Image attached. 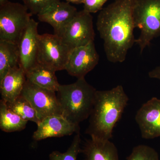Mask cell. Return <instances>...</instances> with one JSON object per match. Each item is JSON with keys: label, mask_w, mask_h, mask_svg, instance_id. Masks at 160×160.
<instances>
[{"label": "cell", "mask_w": 160, "mask_h": 160, "mask_svg": "<svg viewBox=\"0 0 160 160\" xmlns=\"http://www.w3.org/2000/svg\"><path fill=\"white\" fill-rule=\"evenodd\" d=\"M137 0H115L103 8L98 16L97 28L104 41L106 58L122 63L135 43L133 10Z\"/></svg>", "instance_id": "cell-1"}, {"label": "cell", "mask_w": 160, "mask_h": 160, "mask_svg": "<svg viewBox=\"0 0 160 160\" xmlns=\"http://www.w3.org/2000/svg\"><path fill=\"white\" fill-rule=\"evenodd\" d=\"M129 100L121 85L109 90H97L86 133L93 139L110 140Z\"/></svg>", "instance_id": "cell-2"}, {"label": "cell", "mask_w": 160, "mask_h": 160, "mask_svg": "<svg viewBox=\"0 0 160 160\" xmlns=\"http://www.w3.org/2000/svg\"><path fill=\"white\" fill-rule=\"evenodd\" d=\"M97 91L85 78L72 84L60 85L57 97L63 116L77 125L87 119L93 109Z\"/></svg>", "instance_id": "cell-3"}, {"label": "cell", "mask_w": 160, "mask_h": 160, "mask_svg": "<svg viewBox=\"0 0 160 160\" xmlns=\"http://www.w3.org/2000/svg\"><path fill=\"white\" fill-rule=\"evenodd\" d=\"M135 27L140 30L135 43L142 53L160 36V0H137L133 10Z\"/></svg>", "instance_id": "cell-4"}, {"label": "cell", "mask_w": 160, "mask_h": 160, "mask_svg": "<svg viewBox=\"0 0 160 160\" xmlns=\"http://www.w3.org/2000/svg\"><path fill=\"white\" fill-rule=\"evenodd\" d=\"M25 5L9 1L0 4V40L18 44L32 14Z\"/></svg>", "instance_id": "cell-5"}, {"label": "cell", "mask_w": 160, "mask_h": 160, "mask_svg": "<svg viewBox=\"0 0 160 160\" xmlns=\"http://www.w3.org/2000/svg\"><path fill=\"white\" fill-rule=\"evenodd\" d=\"M72 49L57 35L38 34V63L56 72L65 70Z\"/></svg>", "instance_id": "cell-6"}, {"label": "cell", "mask_w": 160, "mask_h": 160, "mask_svg": "<svg viewBox=\"0 0 160 160\" xmlns=\"http://www.w3.org/2000/svg\"><path fill=\"white\" fill-rule=\"evenodd\" d=\"M59 36L71 48L85 46L94 42L95 33L91 13L83 9L61 31Z\"/></svg>", "instance_id": "cell-7"}, {"label": "cell", "mask_w": 160, "mask_h": 160, "mask_svg": "<svg viewBox=\"0 0 160 160\" xmlns=\"http://www.w3.org/2000/svg\"><path fill=\"white\" fill-rule=\"evenodd\" d=\"M56 92L40 87L27 80L22 94L31 104L41 122L51 116L62 115Z\"/></svg>", "instance_id": "cell-8"}, {"label": "cell", "mask_w": 160, "mask_h": 160, "mask_svg": "<svg viewBox=\"0 0 160 160\" xmlns=\"http://www.w3.org/2000/svg\"><path fill=\"white\" fill-rule=\"evenodd\" d=\"M99 61V56L94 42H91L86 46L72 49L65 70L78 79L85 78L98 65Z\"/></svg>", "instance_id": "cell-9"}, {"label": "cell", "mask_w": 160, "mask_h": 160, "mask_svg": "<svg viewBox=\"0 0 160 160\" xmlns=\"http://www.w3.org/2000/svg\"><path fill=\"white\" fill-rule=\"evenodd\" d=\"M135 118L142 138L151 139L160 137V99L153 97L144 103Z\"/></svg>", "instance_id": "cell-10"}, {"label": "cell", "mask_w": 160, "mask_h": 160, "mask_svg": "<svg viewBox=\"0 0 160 160\" xmlns=\"http://www.w3.org/2000/svg\"><path fill=\"white\" fill-rule=\"evenodd\" d=\"M79 132V125L71 122L62 115L51 116L38 123L32 138L35 141H39L48 138L71 135Z\"/></svg>", "instance_id": "cell-11"}, {"label": "cell", "mask_w": 160, "mask_h": 160, "mask_svg": "<svg viewBox=\"0 0 160 160\" xmlns=\"http://www.w3.org/2000/svg\"><path fill=\"white\" fill-rule=\"evenodd\" d=\"M38 23L31 18L18 44L19 66L26 73L38 63Z\"/></svg>", "instance_id": "cell-12"}, {"label": "cell", "mask_w": 160, "mask_h": 160, "mask_svg": "<svg viewBox=\"0 0 160 160\" xmlns=\"http://www.w3.org/2000/svg\"><path fill=\"white\" fill-rule=\"evenodd\" d=\"M78 12L77 9L68 2L60 1L38 15V17L40 22L51 25L54 29V34L58 35Z\"/></svg>", "instance_id": "cell-13"}, {"label": "cell", "mask_w": 160, "mask_h": 160, "mask_svg": "<svg viewBox=\"0 0 160 160\" xmlns=\"http://www.w3.org/2000/svg\"><path fill=\"white\" fill-rule=\"evenodd\" d=\"M27 80L26 73L19 66L12 68L0 81L2 99L12 103L22 94Z\"/></svg>", "instance_id": "cell-14"}, {"label": "cell", "mask_w": 160, "mask_h": 160, "mask_svg": "<svg viewBox=\"0 0 160 160\" xmlns=\"http://www.w3.org/2000/svg\"><path fill=\"white\" fill-rule=\"evenodd\" d=\"M82 153L84 160H120L117 148L110 140H87Z\"/></svg>", "instance_id": "cell-15"}, {"label": "cell", "mask_w": 160, "mask_h": 160, "mask_svg": "<svg viewBox=\"0 0 160 160\" xmlns=\"http://www.w3.org/2000/svg\"><path fill=\"white\" fill-rule=\"evenodd\" d=\"M55 72L53 69L37 63L26 72V78L40 87L57 92L60 84Z\"/></svg>", "instance_id": "cell-16"}, {"label": "cell", "mask_w": 160, "mask_h": 160, "mask_svg": "<svg viewBox=\"0 0 160 160\" xmlns=\"http://www.w3.org/2000/svg\"><path fill=\"white\" fill-rule=\"evenodd\" d=\"M18 45L0 40V81L12 68L19 65Z\"/></svg>", "instance_id": "cell-17"}, {"label": "cell", "mask_w": 160, "mask_h": 160, "mask_svg": "<svg viewBox=\"0 0 160 160\" xmlns=\"http://www.w3.org/2000/svg\"><path fill=\"white\" fill-rule=\"evenodd\" d=\"M28 122L9 108L6 102L0 101V128L6 132L21 131L26 128Z\"/></svg>", "instance_id": "cell-18"}, {"label": "cell", "mask_w": 160, "mask_h": 160, "mask_svg": "<svg viewBox=\"0 0 160 160\" xmlns=\"http://www.w3.org/2000/svg\"><path fill=\"white\" fill-rule=\"evenodd\" d=\"M7 105L12 111L18 115L23 120L33 122L37 125L40 120L36 112L28 100L21 94L18 98L12 103H7Z\"/></svg>", "instance_id": "cell-19"}, {"label": "cell", "mask_w": 160, "mask_h": 160, "mask_svg": "<svg viewBox=\"0 0 160 160\" xmlns=\"http://www.w3.org/2000/svg\"><path fill=\"white\" fill-rule=\"evenodd\" d=\"M80 132L76 133L71 145L66 152L54 151L49 155L50 160H78V155L82 152Z\"/></svg>", "instance_id": "cell-20"}, {"label": "cell", "mask_w": 160, "mask_h": 160, "mask_svg": "<svg viewBox=\"0 0 160 160\" xmlns=\"http://www.w3.org/2000/svg\"><path fill=\"white\" fill-rule=\"evenodd\" d=\"M158 153L154 149L145 145L136 146L126 160H159Z\"/></svg>", "instance_id": "cell-21"}, {"label": "cell", "mask_w": 160, "mask_h": 160, "mask_svg": "<svg viewBox=\"0 0 160 160\" xmlns=\"http://www.w3.org/2000/svg\"><path fill=\"white\" fill-rule=\"evenodd\" d=\"M32 14L38 15L60 0H22Z\"/></svg>", "instance_id": "cell-22"}, {"label": "cell", "mask_w": 160, "mask_h": 160, "mask_svg": "<svg viewBox=\"0 0 160 160\" xmlns=\"http://www.w3.org/2000/svg\"><path fill=\"white\" fill-rule=\"evenodd\" d=\"M108 0H85L84 10L89 13H95L103 9Z\"/></svg>", "instance_id": "cell-23"}, {"label": "cell", "mask_w": 160, "mask_h": 160, "mask_svg": "<svg viewBox=\"0 0 160 160\" xmlns=\"http://www.w3.org/2000/svg\"><path fill=\"white\" fill-rule=\"evenodd\" d=\"M148 76L151 78L157 79L160 81V66H157L149 71Z\"/></svg>", "instance_id": "cell-24"}, {"label": "cell", "mask_w": 160, "mask_h": 160, "mask_svg": "<svg viewBox=\"0 0 160 160\" xmlns=\"http://www.w3.org/2000/svg\"><path fill=\"white\" fill-rule=\"evenodd\" d=\"M69 3H72L75 4H84L85 0H66Z\"/></svg>", "instance_id": "cell-25"}, {"label": "cell", "mask_w": 160, "mask_h": 160, "mask_svg": "<svg viewBox=\"0 0 160 160\" xmlns=\"http://www.w3.org/2000/svg\"><path fill=\"white\" fill-rule=\"evenodd\" d=\"M8 0H0V4H2V3L7 2Z\"/></svg>", "instance_id": "cell-26"}]
</instances>
